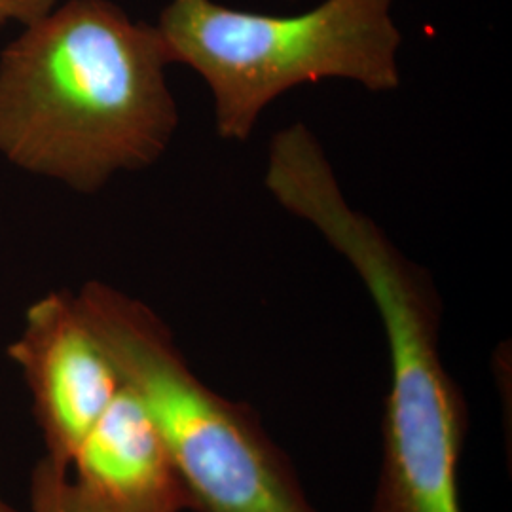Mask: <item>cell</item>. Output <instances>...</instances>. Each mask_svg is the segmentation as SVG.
I'll use <instances>...</instances> for the list:
<instances>
[{
  "label": "cell",
  "instance_id": "1",
  "mask_svg": "<svg viewBox=\"0 0 512 512\" xmlns=\"http://www.w3.org/2000/svg\"><path fill=\"white\" fill-rule=\"evenodd\" d=\"M156 25L110 0H67L0 55V156L95 194L156 164L179 128Z\"/></svg>",
  "mask_w": 512,
  "mask_h": 512
},
{
  "label": "cell",
  "instance_id": "2",
  "mask_svg": "<svg viewBox=\"0 0 512 512\" xmlns=\"http://www.w3.org/2000/svg\"><path fill=\"white\" fill-rule=\"evenodd\" d=\"M311 226L359 275L389 351L382 463L368 512H463L459 463L469 412L442 361V300L431 275L344 196L319 203Z\"/></svg>",
  "mask_w": 512,
  "mask_h": 512
},
{
  "label": "cell",
  "instance_id": "3",
  "mask_svg": "<svg viewBox=\"0 0 512 512\" xmlns=\"http://www.w3.org/2000/svg\"><path fill=\"white\" fill-rule=\"evenodd\" d=\"M393 0H325L304 14L270 16L215 0H171L156 23L171 65L203 78L217 135L247 141L262 112L294 88L348 80L368 92L401 86L403 35Z\"/></svg>",
  "mask_w": 512,
  "mask_h": 512
},
{
  "label": "cell",
  "instance_id": "4",
  "mask_svg": "<svg viewBox=\"0 0 512 512\" xmlns=\"http://www.w3.org/2000/svg\"><path fill=\"white\" fill-rule=\"evenodd\" d=\"M74 296L124 384L156 421L194 512H317L249 404L200 380L156 311L101 281Z\"/></svg>",
  "mask_w": 512,
  "mask_h": 512
},
{
  "label": "cell",
  "instance_id": "5",
  "mask_svg": "<svg viewBox=\"0 0 512 512\" xmlns=\"http://www.w3.org/2000/svg\"><path fill=\"white\" fill-rule=\"evenodd\" d=\"M8 357L27 385L44 458L71 471L80 444L124 387L74 293L57 291L31 304Z\"/></svg>",
  "mask_w": 512,
  "mask_h": 512
},
{
  "label": "cell",
  "instance_id": "6",
  "mask_svg": "<svg viewBox=\"0 0 512 512\" xmlns=\"http://www.w3.org/2000/svg\"><path fill=\"white\" fill-rule=\"evenodd\" d=\"M71 475L118 511L194 512L156 421L126 384L80 444Z\"/></svg>",
  "mask_w": 512,
  "mask_h": 512
},
{
  "label": "cell",
  "instance_id": "7",
  "mask_svg": "<svg viewBox=\"0 0 512 512\" xmlns=\"http://www.w3.org/2000/svg\"><path fill=\"white\" fill-rule=\"evenodd\" d=\"M29 505L33 512H122L84 488L69 469L48 458L37 461L31 471Z\"/></svg>",
  "mask_w": 512,
  "mask_h": 512
},
{
  "label": "cell",
  "instance_id": "8",
  "mask_svg": "<svg viewBox=\"0 0 512 512\" xmlns=\"http://www.w3.org/2000/svg\"><path fill=\"white\" fill-rule=\"evenodd\" d=\"M59 0H0V29L19 23L23 27L52 12Z\"/></svg>",
  "mask_w": 512,
  "mask_h": 512
},
{
  "label": "cell",
  "instance_id": "9",
  "mask_svg": "<svg viewBox=\"0 0 512 512\" xmlns=\"http://www.w3.org/2000/svg\"><path fill=\"white\" fill-rule=\"evenodd\" d=\"M0 512H19L4 495H2V490H0Z\"/></svg>",
  "mask_w": 512,
  "mask_h": 512
}]
</instances>
